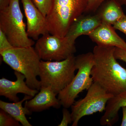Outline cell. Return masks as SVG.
Segmentation results:
<instances>
[{"mask_svg": "<svg viewBox=\"0 0 126 126\" xmlns=\"http://www.w3.org/2000/svg\"><path fill=\"white\" fill-rule=\"evenodd\" d=\"M115 47L94 46L93 52L94 64L91 73L94 82L114 96L126 90V69L117 61Z\"/></svg>", "mask_w": 126, "mask_h": 126, "instance_id": "6da1fadb", "label": "cell"}, {"mask_svg": "<svg viewBox=\"0 0 126 126\" xmlns=\"http://www.w3.org/2000/svg\"><path fill=\"white\" fill-rule=\"evenodd\" d=\"M88 0H53L46 16L49 33L63 37L72 24L85 12Z\"/></svg>", "mask_w": 126, "mask_h": 126, "instance_id": "7a4b0ae2", "label": "cell"}, {"mask_svg": "<svg viewBox=\"0 0 126 126\" xmlns=\"http://www.w3.org/2000/svg\"><path fill=\"white\" fill-rule=\"evenodd\" d=\"M2 60L15 71L24 75L27 85L32 89H40V58L32 46L14 47L0 53Z\"/></svg>", "mask_w": 126, "mask_h": 126, "instance_id": "3957f363", "label": "cell"}, {"mask_svg": "<svg viewBox=\"0 0 126 126\" xmlns=\"http://www.w3.org/2000/svg\"><path fill=\"white\" fill-rule=\"evenodd\" d=\"M77 69L74 54L60 61L41 60L39 74L41 87L50 88L58 95L72 82Z\"/></svg>", "mask_w": 126, "mask_h": 126, "instance_id": "277c9868", "label": "cell"}, {"mask_svg": "<svg viewBox=\"0 0 126 126\" xmlns=\"http://www.w3.org/2000/svg\"><path fill=\"white\" fill-rule=\"evenodd\" d=\"M0 29L14 47H30L34 45V41L27 34L19 0H11L8 7L0 11Z\"/></svg>", "mask_w": 126, "mask_h": 126, "instance_id": "5b68a950", "label": "cell"}, {"mask_svg": "<svg viewBox=\"0 0 126 126\" xmlns=\"http://www.w3.org/2000/svg\"><path fill=\"white\" fill-rule=\"evenodd\" d=\"M94 64L93 53L79 55L76 56L77 74L72 82L58 94V98L63 108L71 107L78 94L88 90L94 82L91 70Z\"/></svg>", "mask_w": 126, "mask_h": 126, "instance_id": "8992f818", "label": "cell"}, {"mask_svg": "<svg viewBox=\"0 0 126 126\" xmlns=\"http://www.w3.org/2000/svg\"><path fill=\"white\" fill-rule=\"evenodd\" d=\"M113 96L97 83H93L85 97L71 107L72 126H78L79 120L85 116L105 111L108 102Z\"/></svg>", "mask_w": 126, "mask_h": 126, "instance_id": "52a82bcc", "label": "cell"}, {"mask_svg": "<svg viewBox=\"0 0 126 126\" xmlns=\"http://www.w3.org/2000/svg\"><path fill=\"white\" fill-rule=\"evenodd\" d=\"M35 49L41 60L60 61L76 52L75 42L67 37L53 35L48 33L37 40Z\"/></svg>", "mask_w": 126, "mask_h": 126, "instance_id": "ba28073f", "label": "cell"}, {"mask_svg": "<svg viewBox=\"0 0 126 126\" xmlns=\"http://www.w3.org/2000/svg\"><path fill=\"white\" fill-rule=\"evenodd\" d=\"M27 19L29 37L37 40L41 35L49 33L46 18L34 4L33 0H21Z\"/></svg>", "mask_w": 126, "mask_h": 126, "instance_id": "9c48e42d", "label": "cell"}, {"mask_svg": "<svg viewBox=\"0 0 126 126\" xmlns=\"http://www.w3.org/2000/svg\"><path fill=\"white\" fill-rule=\"evenodd\" d=\"M16 78V81H12L2 78L0 79V95L16 102L19 101L17 96L18 93H22L34 97L38 93V90L32 89L27 85L24 75L19 72L15 71Z\"/></svg>", "mask_w": 126, "mask_h": 126, "instance_id": "30bf717a", "label": "cell"}, {"mask_svg": "<svg viewBox=\"0 0 126 126\" xmlns=\"http://www.w3.org/2000/svg\"><path fill=\"white\" fill-rule=\"evenodd\" d=\"M40 92L32 99L26 101L25 107L31 112H39L50 107L59 108L61 105L60 101L56 97L57 94L50 88L41 87Z\"/></svg>", "mask_w": 126, "mask_h": 126, "instance_id": "8fae6325", "label": "cell"}, {"mask_svg": "<svg viewBox=\"0 0 126 126\" xmlns=\"http://www.w3.org/2000/svg\"><path fill=\"white\" fill-rule=\"evenodd\" d=\"M102 23L101 19L98 13L94 15H82L72 24L65 36L75 42L76 39L79 36H88Z\"/></svg>", "mask_w": 126, "mask_h": 126, "instance_id": "7c38bea8", "label": "cell"}, {"mask_svg": "<svg viewBox=\"0 0 126 126\" xmlns=\"http://www.w3.org/2000/svg\"><path fill=\"white\" fill-rule=\"evenodd\" d=\"M111 25L102 23L88 36L97 45L114 46L126 50V42L117 34Z\"/></svg>", "mask_w": 126, "mask_h": 126, "instance_id": "4fadbf2b", "label": "cell"}, {"mask_svg": "<svg viewBox=\"0 0 126 126\" xmlns=\"http://www.w3.org/2000/svg\"><path fill=\"white\" fill-rule=\"evenodd\" d=\"M126 106V90L113 96L107 103L105 112L100 119L103 126H111L117 122L119 119L120 109Z\"/></svg>", "mask_w": 126, "mask_h": 126, "instance_id": "5bb4252c", "label": "cell"}, {"mask_svg": "<svg viewBox=\"0 0 126 126\" xmlns=\"http://www.w3.org/2000/svg\"><path fill=\"white\" fill-rule=\"evenodd\" d=\"M33 97L26 95L21 101L13 103L0 100V108L14 118L22 126H32L26 117V115H30L32 112L25 107H23L22 104L25 101L30 100Z\"/></svg>", "mask_w": 126, "mask_h": 126, "instance_id": "9a60e30c", "label": "cell"}, {"mask_svg": "<svg viewBox=\"0 0 126 126\" xmlns=\"http://www.w3.org/2000/svg\"><path fill=\"white\" fill-rule=\"evenodd\" d=\"M102 23L113 25L124 15L121 5L117 0H109L98 12Z\"/></svg>", "mask_w": 126, "mask_h": 126, "instance_id": "2e32d148", "label": "cell"}, {"mask_svg": "<svg viewBox=\"0 0 126 126\" xmlns=\"http://www.w3.org/2000/svg\"><path fill=\"white\" fill-rule=\"evenodd\" d=\"M0 126H20V123L7 112L1 109L0 111Z\"/></svg>", "mask_w": 126, "mask_h": 126, "instance_id": "e0dca14e", "label": "cell"}, {"mask_svg": "<svg viewBox=\"0 0 126 126\" xmlns=\"http://www.w3.org/2000/svg\"><path fill=\"white\" fill-rule=\"evenodd\" d=\"M53 0H33L34 4L45 17L49 11Z\"/></svg>", "mask_w": 126, "mask_h": 126, "instance_id": "ac0fdd59", "label": "cell"}, {"mask_svg": "<svg viewBox=\"0 0 126 126\" xmlns=\"http://www.w3.org/2000/svg\"><path fill=\"white\" fill-rule=\"evenodd\" d=\"M13 47L5 34L0 29V53Z\"/></svg>", "mask_w": 126, "mask_h": 126, "instance_id": "d6986e66", "label": "cell"}, {"mask_svg": "<svg viewBox=\"0 0 126 126\" xmlns=\"http://www.w3.org/2000/svg\"><path fill=\"white\" fill-rule=\"evenodd\" d=\"M106 0H88V5L85 12L93 13L96 11L97 9Z\"/></svg>", "mask_w": 126, "mask_h": 126, "instance_id": "ffe728a7", "label": "cell"}, {"mask_svg": "<svg viewBox=\"0 0 126 126\" xmlns=\"http://www.w3.org/2000/svg\"><path fill=\"white\" fill-rule=\"evenodd\" d=\"M63 118L59 126H67L72 123L71 113L68 110V108H64L63 110Z\"/></svg>", "mask_w": 126, "mask_h": 126, "instance_id": "44dd1931", "label": "cell"}, {"mask_svg": "<svg viewBox=\"0 0 126 126\" xmlns=\"http://www.w3.org/2000/svg\"><path fill=\"white\" fill-rule=\"evenodd\" d=\"M115 30H118L126 35V15H124L113 25Z\"/></svg>", "mask_w": 126, "mask_h": 126, "instance_id": "7402d4cb", "label": "cell"}, {"mask_svg": "<svg viewBox=\"0 0 126 126\" xmlns=\"http://www.w3.org/2000/svg\"><path fill=\"white\" fill-rule=\"evenodd\" d=\"M114 55L117 59L123 61L126 64V50L118 47H115Z\"/></svg>", "mask_w": 126, "mask_h": 126, "instance_id": "603a6c76", "label": "cell"}, {"mask_svg": "<svg viewBox=\"0 0 126 126\" xmlns=\"http://www.w3.org/2000/svg\"><path fill=\"white\" fill-rule=\"evenodd\" d=\"M11 0H0V11L9 6Z\"/></svg>", "mask_w": 126, "mask_h": 126, "instance_id": "cb8c5ba5", "label": "cell"}, {"mask_svg": "<svg viewBox=\"0 0 126 126\" xmlns=\"http://www.w3.org/2000/svg\"><path fill=\"white\" fill-rule=\"evenodd\" d=\"M122 110L123 117L121 126H126V106L122 108Z\"/></svg>", "mask_w": 126, "mask_h": 126, "instance_id": "d4e9b609", "label": "cell"}, {"mask_svg": "<svg viewBox=\"0 0 126 126\" xmlns=\"http://www.w3.org/2000/svg\"><path fill=\"white\" fill-rule=\"evenodd\" d=\"M117 0L121 5H126V0Z\"/></svg>", "mask_w": 126, "mask_h": 126, "instance_id": "484cf974", "label": "cell"}]
</instances>
